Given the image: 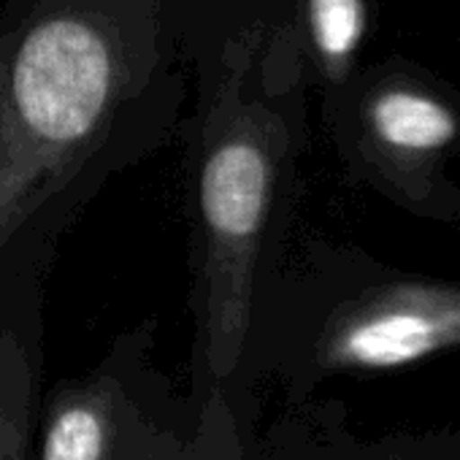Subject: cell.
I'll use <instances>...</instances> for the list:
<instances>
[{
  "label": "cell",
  "mask_w": 460,
  "mask_h": 460,
  "mask_svg": "<svg viewBox=\"0 0 460 460\" xmlns=\"http://www.w3.org/2000/svg\"><path fill=\"white\" fill-rule=\"evenodd\" d=\"M173 0H12L0 20V285L41 269L49 211L133 133V98L155 93L165 47L190 28Z\"/></svg>",
  "instance_id": "6da1fadb"
},
{
  "label": "cell",
  "mask_w": 460,
  "mask_h": 460,
  "mask_svg": "<svg viewBox=\"0 0 460 460\" xmlns=\"http://www.w3.org/2000/svg\"><path fill=\"white\" fill-rule=\"evenodd\" d=\"M344 452L347 447L333 438V422L298 401L266 433L252 436L247 460H344Z\"/></svg>",
  "instance_id": "9c48e42d"
},
{
  "label": "cell",
  "mask_w": 460,
  "mask_h": 460,
  "mask_svg": "<svg viewBox=\"0 0 460 460\" xmlns=\"http://www.w3.org/2000/svg\"><path fill=\"white\" fill-rule=\"evenodd\" d=\"M366 28L368 0H301V49L331 90L352 79Z\"/></svg>",
  "instance_id": "ba28073f"
},
{
  "label": "cell",
  "mask_w": 460,
  "mask_h": 460,
  "mask_svg": "<svg viewBox=\"0 0 460 460\" xmlns=\"http://www.w3.org/2000/svg\"><path fill=\"white\" fill-rule=\"evenodd\" d=\"M255 433L227 401L211 398L198 420L149 433L125 460H247Z\"/></svg>",
  "instance_id": "52a82bcc"
},
{
  "label": "cell",
  "mask_w": 460,
  "mask_h": 460,
  "mask_svg": "<svg viewBox=\"0 0 460 460\" xmlns=\"http://www.w3.org/2000/svg\"><path fill=\"white\" fill-rule=\"evenodd\" d=\"M460 347V288L395 282L363 290L306 328L271 333L252 344L247 385L258 395L266 376H279L290 403L339 371H390Z\"/></svg>",
  "instance_id": "3957f363"
},
{
  "label": "cell",
  "mask_w": 460,
  "mask_h": 460,
  "mask_svg": "<svg viewBox=\"0 0 460 460\" xmlns=\"http://www.w3.org/2000/svg\"><path fill=\"white\" fill-rule=\"evenodd\" d=\"M336 109L344 155L368 179L414 198V176H428L460 149V106L438 87L403 71L349 82Z\"/></svg>",
  "instance_id": "5b68a950"
},
{
  "label": "cell",
  "mask_w": 460,
  "mask_h": 460,
  "mask_svg": "<svg viewBox=\"0 0 460 460\" xmlns=\"http://www.w3.org/2000/svg\"><path fill=\"white\" fill-rule=\"evenodd\" d=\"M44 395V282L28 269L0 285V460H36Z\"/></svg>",
  "instance_id": "8992f818"
},
{
  "label": "cell",
  "mask_w": 460,
  "mask_h": 460,
  "mask_svg": "<svg viewBox=\"0 0 460 460\" xmlns=\"http://www.w3.org/2000/svg\"><path fill=\"white\" fill-rule=\"evenodd\" d=\"M155 331L144 320L119 333L98 366L41 395L36 460H125L149 433L200 417L155 363Z\"/></svg>",
  "instance_id": "277c9868"
},
{
  "label": "cell",
  "mask_w": 460,
  "mask_h": 460,
  "mask_svg": "<svg viewBox=\"0 0 460 460\" xmlns=\"http://www.w3.org/2000/svg\"><path fill=\"white\" fill-rule=\"evenodd\" d=\"M298 49L290 31L261 17L230 36L200 93L192 136L195 244V403L222 398L258 428V395L247 387V352L261 285L285 219L296 155L293 90Z\"/></svg>",
  "instance_id": "7a4b0ae2"
}]
</instances>
